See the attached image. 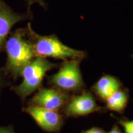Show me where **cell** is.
Returning <instances> with one entry per match:
<instances>
[{"label": "cell", "instance_id": "13", "mask_svg": "<svg viewBox=\"0 0 133 133\" xmlns=\"http://www.w3.org/2000/svg\"><path fill=\"white\" fill-rule=\"evenodd\" d=\"M26 2H27L28 4V9L30 11V8L31 6L32 5L33 3H38L40 6H43V8H46V4L45 2L44 1V0H26Z\"/></svg>", "mask_w": 133, "mask_h": 133}, {"label": "cell", "instance_id": "4", "mask_svg": "<svg viewBox=\"0 0 133 133\" xmlns=\"http://www.w3.org/2000/svg\"><path fill=\"white\" fill-rule=\"evenodd\" d=\"M81 60L65 61L56 74L48 77L50 84L65 92L80 90L84 83L79 69Z\"/></svg>", "mask_w": 133, "mask_h": 133}, {"label": "cell", "instance_id": "6", "mask_svg": "<svg viewBox=\"0 0 133 133\" xmlns=\"http://www.w3.org/2000/svg\"><path fill=\"white\" fill-rule=\"evenodd\" d=\"M23 110L29 114L36 124L46 132H59L64 124L63 116L57 111L45 109L31 105L24 108Z\"/></svg>", "mask_w": 133, "mask_h": 133}, {"label": "cell", "instance_id": "8", "mask_svg": "<svg viewBox=\"0 0 133 133\" xmlns=\"http://www.w3.org/2000/svg\"><path fill=\"white\" fill-rule=\"evenodd\" d=\"M29 17V15L15 12L6 3L0 0V52L4 48L5 41L13 26Z\"/></svg>", "mask_w": 133, "mask_h": 133}, {"label": "cell", "instance_id": "12", "mask_svg": "<svg viewBox=\"0 0 133 133\" xmlns=\"http://www.w3.org/2000/svg\"><path fill=\"white\" fill-rule=\"evenodd\" d=\"M114 118L123 128L125 133H133V120H129L126 118H119L117 117Z\"/></svg>", "mask_w": 133, "mask_h": 133}, {"label": "cell", "instance_id": "3", "mask_svg": "<svg viewBox=\"0 0 133 133\" xmlns=\"http://www.w3.org/2000/svg\"><path fill=\"white\" fill-rule=\"evenodd\" d=\"M57 66L44 57H36L23 69L21 73L22 81L19 85L15 86L12 89L24 101L28 96L39 89L46 75L50 70Z\"/></svg>", "mask_w": 133, "mask_h": 133}, {"label": "cell", "instance_id": "5", "mask_svg": "<svg viewBox=\"0 0 133 133\" xmlns=\"http://www.w3.org/2000/svg\"><path fill=\"white\" fill-rule=\"evenodd\" d=\"M69 98L67 93L56 88H41L30 100L29 104L43 109L58 111L64 108Z\"/></svg>", "mask_w": 133, "mask_h": 133}, {"label": "cell", "instance_id": "2", "mask_svg": "<svg viewBox=\"0 0 133 133\" xmlns=\"http://www.w3.org/2000/svg\"><path fill=\"white\" fill-rule=\"evenodd\" d=\"M26 29L35 57H52L67 61L81 60L85 57L84 51L73 49L65 45L55 35H40L33 31L29 23Z\"/></svg>", "mask_w": 133, "mask_h": 133}, {"label": "cell", "instance_id": "1", "mask_svg": "<svg viewBox=\"0 0 133 133\" xmlns=\"http://www.w3.org/2000/svg\"><path fill=\"white\" fill-rule=\"evenodd\" d=\"M4 48L7 54L4 69L11 78L16 79L23 69L35 57L27 29H17L8 36Z\"/></svg>", "mask_w": 133, "mask_h": 133}, {"label": "cell", "instance_id": "15", "mask_svg": "<svg viewBox=\"0 0 133 133\" xmlns=\"http://www.w3.org/2000/svg\"><path fill=\"white\" fill-rule=\"evenodd\" d=\"M0 133H15L12 127L11 126H8L6 127L0 126Z\"/></svg>", "mask_w": 133, "mask_h": 133}, {"label": "cell", "instance_id": "7", "mask_svg": "<svg viewBox=\"0 0 133 133\" xmlns=\"http://www.w3.org/2000/svg\"><path fill=\"white\" fill-rule=\"evenodd\" d=\"M101 109L97 105L92 94L84 91L79 95L69 98L64 107V112L66 116L77 117L97 112Z\"/></svg>", "mask_w": 133, "mask_h": 133}, {"label": "cell", "instance_id": "16", "mask_svg": "<svg viewBox=\"0 0 133 133\" xmlns=\"http://www.w3.org/2000/svg\"><path fill=\"white\" fill-rule=\"evenodd\" d=\"M107 133H123L117 125H114L111 130Z\"/></svg>", "mask_w": 133, "mask_h": 133}, {"label": "cell", "instance_id": "14", "mask_svg": "<svg viewBox=\"0 0 133 133\" xmlns=\"http://www.w3.org/2000/svg\"><path fill=\"white\" fill-rule=\"evenodd\" d=\"M81 133H106L102 129L99 128L94 127L92 128L88 129V130L82 131Z\"/></svg>", "mask_w": 133, "mask_h": 133}, {"label": "cell", "instance_id": "11", "mask_svg": "<svg viewBox=\"0 0 133 133\" xmlns=\"http://www.w3.org/2000/svg\"><path fill=\"white\" fill-rule=\"evenodd\" d=\"M11 76L4 67H0V95L5 88L11 84Z\"/></svg>", "mask_w": 133, "mask_h": 133}, {"label": "cell", "instance_id": "10", "mask_svg": "<svg viewBox=\"0 0 133 133\" xmlns=\"http://www.w3.org/2000/svg\"><path fill=\"white\" fill-rule=\"evenodd\" d=\"M129 99L128 91L119 89L106 100V107L110 110L123 114L127 105Z\"/></svg>", "mask_w": 133, "mask_h": 133}, {"label": "cell", "instance_id": "9", "mask_svg": "<svg viewBox=\"0 0 133 133\" xmlns=\"http://www.w3.org/2000/svg\"><path fill=\"white\" fill-rule=\"evenodd\" d=\"M121 83L114 76H103L93 86V91L99 98L105 101L113 93L120 89Z\"/></svg>", "mask_w": 133, "mask_h": 133}]
</instances>
